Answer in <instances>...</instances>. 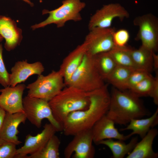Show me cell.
Returning a JSON list of instances; mask_svg holds the SVG:
<instances>
[{
	"label": "cell",
	"instance_id": "obj_12",
	"mask_svg": "<svg viewBox=\"0 0 158 158\" xmlns=\"http://www.w3.org/2000/svg\"><path fill=\"white\" fill-rule=\"evenodd\" d=\"M41 132L35 136L27 135L24 145L17 149L15 158H26L28 154H33L42 149L56 131L50 123H46Z\"/></svg>",
	"mask_w": 158,
	"mask_h": 158
},
{
	"label": "cell",
	"instance_id": "obj_32",
	"mask_svg": "<svg viewBox=\"0 0 158 158\" xmlns=\"http://www.w3.org/2000/svg\"><path fill=\"white\" fill-rule=\"evenodd\" d=\"M155 80L152 92L150 96L153 98L154 103L156 105H158V73L156 71Z\"/></svg>",
	"mask_w": 158,
	"mask_h": 158
},
{
	"label": "cell",
	"instance_id": "obj_35",
	"mask_svg": "<svg viewBox=\"0 0 158 158\" xmlns=\"http://www.w3.org/2000/svg\"><path fill=\"white\" fill-rule=\"evenodd\" d=\"M3 39L4 38H3V37L0 35V42L2 41L3 40Z\"/></svg>",
	"mask_w": 158,
	"mask_h": 158
},
{
	"label": "cell",
	"instance_id": "obj_8",
	"mask_svg": "<svg viewBox=\"0 0 158 158\" xmlns=\"http://www.w3.org/2000/svg\"><path fill=\"white\" fill-rule=\"evenodd\" d=\"M134 25L139 28L135 38L141 46L155 52L158 47V19L154 15L148 13L138 16L133 20Z\"/></svg>",
	"mask_w": 158,
	"mask_h": 158
},
{
	"label": "cell",
	"instance_id": "obj_27",
	"mask_svg": "<svg viewBox=\"0 0 158 158\" xmlns=\"http://www.w3.org/2000/svg\"><path fill=\"white\" fill-rule=\"evenodd\" d=\"M155 80V77L150 75L127 90L139 97H150Z\"/></svg>",
	"mask_w": 158,
	"mask_h": 158
},
{
	"label": "cell",
	"instance_id": "obj_28",
	"mask_svg": "<svg viewBox=\"0 0 158 158\" xmlns=\"http://www.w3.org/2000/svg\"><path fill=\"white\" fill-rule=\"evenodd\" d=\"M150 75V72L146 70L138 68L134 69L128 79L125 90H129Z\"/></svg>",
	"mask_w": 158,
	"mask_h": 158
},
{
	"label": "cell",
	"instance_id": "obj_21",
	"mask_svg": "<svg viewBox=\"0 0 158 158\" xmlns=\"http://www.w3.org/2000/svg\"><path fill=\"white\" fill-rule=\"evenodd\" d=\"M138 141L137 137L132 138L127 144L122 140H114L109 139L100 141L98 145H104L109 147L112 152V158H123L131 152Z\"/></svg>",
	"mask_w": 158,
	"mask_h": 158
},
{
	"label": "cell",
	"instance_id": "obj_9",
	"mask_svg": "<svg viewBox=\"0 0 158 158\" xmlns=\"http://www.w3.org/2000/svg\"><path fill=\"white\" fill-rule=\"evenodd\" d=\"M89 31L84 41L87 44V53L95 56L109 52L115 47L113 38L114 28H95Z\"/></svg>",
	"mask_w": 158,
	"mask_h": 158
},
{
	"label": "cell",
	"instance_id": "obj_7",
	"mask_svg": "<svg viewBox=\"0 0 158 158\" xmlns=\"http://www.w3.org/2000/svg\"><path fill=\"white\" fill-rule=\"evenodd\" d=\"M23 109L27 119L38 128L42 126V121L47 119L56 132L62 131V127L54 118L49 101L42 99L27 96L23 99Z\"/></svg>",
	"mask_w": 158,
	"mask_h": 158
},
{
	"label": "cell",
	"instance_id": "obj_18",
	"mask_svg": "<svg viewBox=\"0 0 158 158\" xmlns=\"http://www.w3.org/2000/svg\"><path fill=\"white\" fill-rule=\"evenodd\" d=\"M24 113L18 112L10 113L6 112L0 132V138L18 145L22 142L18 140L17 136L19 133V126L24 123L26 120Z\"/></svg>",
	"mask_w": 158,
	"mask_h": 158
},
{
	"label": "cell",
	"instance_id": "obj_24",
	"mask_svg": "<svg viewBox=\"0 0 158 158\" xmlns=\"http://www.w3.org/2000/svg\"><path fill=\"white\" fill-rule=\"evenodd\" d=\"M60 141L55 134L49 139L44 147L38 152L26 158H59Z\"/></svg>",
	"mask_w": 158,
	"mask_h": 158
},
{
	"label": "cell",
	"instance_id": "obj_26",
	"mask_svg": "<svg viewBox=\"0 0 158 158\" xmlns=\"http://www.w3.org/2000/svg\"><path fill=\"white\" fill-rule=\"evenodd\" d=\"M129 47L115 46L109 51L116 65L133 69L137 68L133 61L129 51Z\"/></svg>",
	"mask_w": 158,
	"mask_h": 158
},
{
	"label": "cell",
	"instance_id": "obj_22",
	"mask_svg": "<svg viewBox=\"0 0 158 158\" xmlns=\"http://www.w3.org/2000/svg\"><path fill=\"white\" fill-rule=\"evenodd\" d=\"M129 52L133 61L137 68L150 72L153 68V52L141 46L138 49L129 47Z\"/></svg>",
	"mask_w": 158,
	"mask_h": 158
},
{
	"label": "cell",
	"instance_id": "obj_2",
	"mask_svg": "<svg viewBox=\"0 0 158 158\" xmlns=\"http://www.w3.org/2000/svg\"><path fill=\"white\" fill-rule=\"evenodd\" d=\"M106 115L115 124L126 125L133 119L142 118L150 115L142 101L127 90L113 88Z\"/></svg>",
	"mask_w": 158,
	"mask_h": 158
},
{
	"label": "cell",
	"instance_id": "obj_3",
	"mask_svg": "<svg viewBox=\"0 0 158 158\" xmlns=\"http://www.w3.org/2000/svg\"><path fill=\"white\" fill-rule=\"evenodd\" d=\"M49 103L54 118L62 127L64 120L69 114L86 109L90 100L88 92L67 86L50 100Z\"/></svg>",
	"mask_w": 158,
	"mask_h": 158
},
{
	"label": "cell",
	"instance_id": "obj_29",
	"mask_svg": "<svg viewBox=\"0 0 158 158\" xmlns=\"http://www.w3.org/2000/svg\"><path fill=\"white\" fill-rule=\"evenodd\" d=\"M16 145L0 138V158H15Z\"/></svg>",
	"mask_w": 158,
	"mask_h": 158
},
{
	"label": "cell",
	"instance_id": "obj_5",
	"mask_svg": "<svg viewBox=\"0 0 158 158\" xmlns=\"http://www.w3.org/2000/svg\"><path fill=\"white\" fill-rule=\"evenodd\" d=\"M85 6L86 4L81 0H63L62 5L54 10H43V14H48V17L41 22L32 25L31 28L35 30L54 24L57 28H61L68 21H79L82 20L80 12Z\"/></svg>",
	"mask_w": 158,
	"mask_h": 158
},
{
	"label": "cell",
	"instance_id": "obj_10",
	"mask_svg": "<svg viewBox=\"0 0 158 158\" xmlns=\"http://www.w3.org/2000/svg\"><path fill=\"white\" fill-rule=\"evenodd\" d=\"M129 15L128 12L119 4L111 3L104 5L90 18L88 24V29L90 30L95 28H110L115 18H118L122 21L128 18Z\"/></svg>",
	"mask_w": 158,
	"mask_h": 158
},
{
	"label": "cell",
	"instance_id": "obj_19",
	"mask_svg": "<svg viewBox=\"0 0 158 158\" xmlns=\"http://www.w3.org/2000/svg\"><path fill=\"white\" fill-rule=\"evenodd\" d=\"M158 133L157 129L151 128L139 142H138L126 158H157L158 153L154 152L152 148L154 140Z\"/></svg>",
	"mask_w": 158,
	"mask_h": 158
},
{
	"label": "cell",
	"instance_id": "obj_34",
	"mask_svg": "<svg viewBox=\"0 0 158 158\" xmlns=\"http://www.w3.org/2000/svg\"><path fill=\"white\" fill-rule=\"evenodd\" d=\"M153 68L157 71L158 68V55L155 52L153 53Z\"/></svg>",
	"mask_w": 158,
	"mask_h": 158
},
{
	"label": "cell",
	"instance_id": "obj_14",
	"mask_svg": "<svg viewBox=\"0 0 158 158\" xmlns=\"http://www.w3.org/2000/svg\"><path fill=\"white\" fill-rule=\"evenodd\" d=\"M44 70L43 65L40 61L29 63L26 60L16 62L11 69L9 86L14 87L24 82L32 75H41Z\"/></svg>",
	"mask_w": 158,
	"mask_h": 158
},
{
	"label": "cell",
	"instance_id": "obj_11",
	"mask_svg": "<svg viewBox=\"0 0 158 158\" xmlns=\"http://www.w3.org/2000/svg\"><path fill=\"white\" fill-rule=\"evenodd\" d=\"M74 136L73 139L64 149L65 157L70 158L74 153L73 158H93L95 150L92 144V129L80 132Z\"/></svg>",
	"mask_w": 158,
	"mask_h": 158
},
{
	"label": "cell",
	"instance_id": "obj_1",
	"mask_svg": "<svg viewBox=\"0 0 158 158\" xmlns=\"http://www.w3.org/2000/svg\"><path fill=\"white\" fill-rule=\"evenodd\" d=\"M88 92L90 103L88 108L69 114L64 120V134L74 136L78 133L92 129L95 124L106 115L109 109L110 94L107 85Z\"/></svg>",
	"mask_w": 158,
	"mask_h": 158
},
{
	"label": "cell",
	"instance_id": "obj_13",
	"mask_svg": "<svg viewBox=\"0 0 158 158\" xmlns=\"http://www.w3.org/2000/svg\"><path fill=\"white\" fill-rule=\"evenodd\" d=\"M26 88L24 84L20 83L14 87L8 86L0 89V107L6 112L24 113L23 95Z\"/></svg>",
	"mask_w": 158,
	"mask_h": 158
},
{
	"label": "cell",
	"instance_id": "obj_20",
	"mask_svg": "<svg viewBox=\"0 0 158 158\" xmlns=\"http://www.w3.org/2000/svg\"><path fill=\"white\" fill-rule=\"evenodd\" d=\"M158 124V108L150 117L145 118L132 120L127 126L120 129L121 131L131 130L132 131L126 135L128 139L135 135H138L142 139L152 128Z\"/></svg>",
	"mask_w": 158,
	"mask_h": 158
},
{
	"label": "cell",
	"instance_id": "obj_33",
	"mask_svg": "<svg viewBox=\"0 0 158 158\" xmlns=\"http://www.w3.org/2000/svg\"><path fill=\"white\" fill-rule=\"evenodd\" d=\"M6 112L0 107V132L1 131Z\"/></svg>",
	"mask_w": 158,
	"mask_h": 158
},
{
	"label": "cell",
	"instance_id": "obj_16",
	"mask_svg": "<svg viewBox=\"0 0 158 158\" xmlns=\"http://www.w3.org/2000/svg\"><path fill=\"white\" fill-rule=\"evenodd\" d=\"M87 51L85 42L78 46L63 59L59 71L66 86L71 76L81 63Z\"/></svg>",
	"mask_w": 158,
	"mask_h": 158
},
{
	"label": "cell",
	"instance_id": "obj_17",
	"mask_svg": "<svg viewBox=\"0 0 158 158\" xmlns=\"http://www.w3.org/2000/svg\"><path fill=\"white\" fill-rule=\"evenodd\" d=\"M0 35L5 40L4 47L10 51L19 45L23 38L22 30L9 17L0 16Z\"/></svg>",
	"mask_w": 158,
	"mask_h": 158
},
{
	"label": "cell",
	"instance_id": "obj_25",
	"mask_svg": "<svg viewBox=\"0 0 158 158\" xmlns=\"http://www.w3.org/2000/svg\"><path fill=\"white\" fill-rule=\"evenodd\" d=\"M94 56L96 68L103 79L106 80L116 65L109 52L102 53Z\"/></svg>",
	"mask_w": 158,
	"mask_h": 158
},
{
	"label": "cell",
	"instance_id": "obj_31",
	"mask_svg": "<svg viewBox=\"0 0 158 158\" xmlns=\"http://www.w3.org/2000/svg\"><path fill=\"white\" fill-rule=\"evenodd\" d=\"M3 48L0 44V84L4 87L9 86L10 74L6 68L2 56Z\"/></svg>",
	"mask_w": 158,
	"mask_h": 158
},
{
	"label": "cell",
	"instance_id": "obj_15",
	"mask_svg": "<svg viewBox=\"0 0 158 158\" xmlns=\"http://www.w3.org/2000/svg\"><path fill=\"white\" fill-rule=\"evenodd\" d=\"M115 123L106 115L99 119L92 128L93 142L98 145L100 141L106 139H114L125 141L126 135L120 133L115 126Z\"/></svg>",
	"mask_w": 158,
	"mask_h": 158
},
{
	"label": "cell",
	"instance_id": "obj_30",
	"mask_svg": "<svg viewBox=\"0 0 158 158\" xmlns=\"http://www.w3.org/2000/svg\"><path fill=\"white\" fill-rule=\"evenodd\" d=\"M129 32L126 29H121L114 32L113 41L115 46L123 47L126 46V44L130 38Z\"/></svg>",
	"mask_w": 158,
	"mask_h": 158
},
{
	"label": "cell",
	"instance_id": "obj_4",
	"mask_svg": "<svg viewBox=\"0 0 158 158\" xmlns=\"http://www.w3.org/2000/svg\"><path fill=\"white\" fill-rule=\"evenodd\" d=\"M104 80L96 68L94 56L86 52L66 86H72L88 92L103 86Z\"/></svg>",
	"mask_w": 158,
	"mask_h": 158
},
{
	"label": "cell",
	"instance_id": "obj_23",
	"mask_svg": "<svg viewBox=\"0 0 158 158\" xmlns=\"http://www.w3.org/2000/svg\"><path fill=\"white\" fill-rule=\"evenodd\" d=\"M134 69L116 65L106 80L114 88L125 90L128 79Z\"/></svg>",
	"mask_w": 158,
	"mask_h": 158
},
{
	"label": "cell",
	"instance_id": "obj_6",
	"mask_svg": "<svg viewBox=\"0 0 158 158\" xmlns=\"http://www.w3.org/2000/svg\"><path fill=\"white\" fill-rule=\"evenodd\" d=\"M65 85L64 79L59 71H52L45 76L38 75L36 80L26 86L28 89L27 96L49 101Z\"/></svg>",
	"mask_w": 158,
	"mask_h": 158
}]
</instances>
